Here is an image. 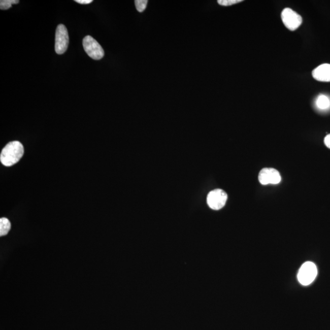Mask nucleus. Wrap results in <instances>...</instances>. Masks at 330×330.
<instances>
[{
	"label": "nucleus",
	"mask_w": 330,
	"mask_h": 330,
	"mask_svg": "<svg viewBox=\"0 0 330 330\" xmlns=\"http://www.w3.org/2000/svg\"><path fill=\"white\" fill-rule=\"evenodd\" d=\"M24 154L22 144L18 141L9 143L3 149L0 161L6 167H11L19 162Z\"/></svg>",
	"instance_id": "f257e3e1"
},
{
	"label": "nucleus",
	"mask_w": 330,
	"mask_h": 330,
	"mask_svg": "<svg viewBox=\"0 0 330 330\" xmlns=\"http://www.w3.org/2000/svg\"><path fill=\"white\" fill-rule=\"evenodd\" d=\"M317 275V268L312 262H307L303 264L300 269L298 275L299 283L304 286H308L314 281Z\"/></svg>",
	"instance_id": "f03ea898"
},
{
	"label": "nucleus",
	"mask_w": 330,
	"mask_h": 330,
	"mask_svg": "<svg viewBox=\"0 0 330 330\" xmlns=\"http://www.w3.org/2000/svg\"><path fill=\"white\" fill-rule=\"evenodd\" d=\"M84 49L90 58L100 60L104 56V50L101 45L90 36H87L83 40Z\"/></svg>",
	"instance_id": "7ed1b4c3"
},
{
	"label": "nucleus",
	"mask_w": 330,
	"mask_h": 330,
	"mask_svg": "<svg viewBox=\"0 0 330 330\" xmlns=\"http://www.w3.org/2000/svg\"><path fill=\"white\" fill-rule=\"evenodd\" d=\"M281 19L284 25L290 31H295L302 25V17L290 8H285L281 13Z\"/></svg>",
	"instance_id": "20e7f679"
},
{
	"label": "nucleus",
	"mask_w": 330,
	"mask_h": 330,
	"mask_svg": "<svg viewBox=\"0 0 330 330\" xmlns=\"http://www.w3.org/2000/svg\"><path fill=\"white\" fill-rule=\"evenodd\" d=\"M227 200V194L221 189H216L212 190L208 195L207 202L208 205L213 210L218 211L223 208L226 205Z\"/></svg>",
	"instance_id": "39448f33"
},
{
	"label": "nucleus",
	"mask_w": 330,
	"mask_h": 330,
	"mask_svg": "<svg viewBox=\"0 0 330 330\" xmlns=\"http://www.w3.org/2000/svg\"><path fill=\"white\" fill-rule=\"evenodd\" d=\"M69 35L66 27L60 24L57 27L55 36V52L58 55H62L68 49L69 45Z\"/></svg>",
	"instance_id": "423d86ee"
},
{
	"label": "nucleus",
	"mask_w": 330,
	"mask_h": 330,
	"mask_svg": "<svg viewBox=\"0 0 330 330\" xmlns=\"http://www.w3.org/2000/svg\"><path fill=\"white\" fill-rule=\"evenodd\" d=\"M258 178L260 184L264 185L278 184L281 181V177L278 171L271 168H266L261 170Z\"/></svg>",
	"instance_id": "0eeeda50"
},
{
	"label": "nucleus",
	"mask_w": 330,
	"mask_h": 330,
	"mask_svg": "<svg viewBox=\"0 0 330 330\" xmlns=\"http://www.w3.org/2000/svg\"><path fill=\"white\" fill-rule=\"evenodd\" d=\"M314 79L319 82H330V64H323L318 66L312 73Z\"/></svg>",
	"instance_id": "6e6552de"
},
{
	"label": "nucleus",
	"mask_w": 330,
	"mask_h": 330,
	"mask_svg": "<svg viewBox=\"0 0 330 330\" xmlns=\"http://www.w3.org/2000/svg\"><path fill=\"white\" fill-rule=\"evenodd\" d=\"M316 106L320 110H327L330 107V100L325 95H320L317 98L316 102Z\"/></svg>",
	"instance_id": "1a4fd4ad"
},
{
	"label": "nucleus",
	"mask_w": 330,
	"mask_h": 330,
	"mask_svg": "<svg viewBox=\"0 0 330 330\" xmlns=\"http://www.w3.org/2000/svg\"><path fill=\"white\" fill-rule=\"evenodd\" d=\"M11 224L8 218L0 219V236L7 235L11 229Z\"/></svg>",
	"instance_id": "9d476101"
},
{
	"label": "nucleus",
	"mask_w": 330,
	"mask_h": 330,
	"mask_svg": "<svg viewBox=\"0 0 330 330\" xmlns=\"http://www.w3.org/2000/svg\"><path fill=\"white\" fill-rule=\"evenodd\" d=\"M18 0H1L0 1V9L2 10H7L11 8L13 5L19 4Z\"/></svg>",
	"instance_id": "9b49d317"
},
{
	"label": "nucleus",
	"mask_w": 330,
	"mask_h": 330,
	"mask_svg": "<svg viewBox=\"0 0 330 330\" xmlns=\"http://www.w3.org/2000/svg\"><path fill=\"white\" fill-rule=\"evenodd\" d=\"M148 2L147 0H136L135 1L137 10L140 13H143L146 10Z\"/></svg>",
	"instance_id": "f8f14e48"
},
{
	"label": "nucleus",
	"mask_w": 330,
	"mask_h": 330,
	"mask_svg": "<svg viewBox=\"0 0 330 330\" xmlns=\"http://www.w3.org/2000/svg\"><path fill=\"white\" fill-rule=\"evenodd\" d=\"M242 2V0H219L218 4L224 6V7H229V6L238 4Z\"/></svg>",
	"instance_id": "ddd939ff"
},
{
	"label": "nucleus",
	"mask_w": 330,
	"mask_h": 330,
	"mask_svg": "<svg viewBox=\"0 0 330 330\" xmlns=\"http://www.w3.org/2000/svg\"><path fill=\"white\" fill-rule=\"evenodd\" d=\"M75 2L81 5H88L91 4L92 0H76Z\"/></svg>",
	"instance_id": "4468645a"
},
{
	"label": "nucleus",
	"mask_w": 330,
	"mask_h": 330,
	"mask_svg": "<svg viewBox=\"0 0 330 330\" xmlns=\"http://www.w3.org/2000/svg\"><path fill=\"white\" fill-rule=\"evenodd\" d=\"M324 143H325V145L327 148L330 149V134L326 136L325 139H324Z\"/></svg>",
	"instance_id": "2eb2a0df"
}]
</instances>
